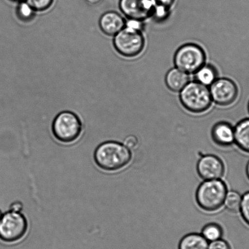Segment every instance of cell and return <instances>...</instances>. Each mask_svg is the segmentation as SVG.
<instances>
[{
    "instance_id": "1",
    "label": "cell",
    "mask_w": 249,
    "mask_h": 249,
    "mask_svg": "<svg viewBox=\"0 0 249 249\" xmlns=\"http://www.w3.org/2000/svg\"><path fill=\"white\" fill-rule=\"evenodd\" d=\"M132 157L131 150L115 141L103 142L94 152V160L98 167L108 172L124 168L131 161Z\"/></svg>"
},
{
    "instance_id": "2",
    "label": "cell",
    "mask_w": 249,
    "mask_h": 249,
    "mask_svg": "<svg viewBox=\"0 0 249 249\" xmlns=\"http://www.w3.org/2000/svg\"><path fill=\"white\" fill-rule=\"evenodd\" d=\"M227 193L226 183L221 179L204 180L197 188L196 200L204 211L214 212L223 206Z\"/></svg>"
},
{
    "instance_id": "3",
    "label": "cell",
    "mask_w": 249,
    "mask_h": 249,
    "mask_svg": "<svg viewBox=\"0 0 249 249\" xmlns=\"http://www.w3.org/2000/svg\"><path fill=\"white\" fill-rule=\"evenodd\" d=\"M179 100L186 110L197 114L207 112L213 102L209 88L196 81L188 82L180 91Z\"/></svg>"
},
{
    "instance_id": "4",
    "label": "cell",
    "mask_w": 249,
    "mask_h": 249,
    "mask_svg": "<svg viewBox=\"0 0 249 249\" xmlns=\"http://www.w3.org/2000/svg\"><path fill=\"white\" fill-rule=\"evenodd\" d=\"M52 132L58 141L63 143H72L81 136V121L73 112L70 111L60 112L53 121Z\"/></svg>"
},
{
    "instance_id": "5",
    "label": "cell",
    "mask_w": 249,
    "mask_h": 249,
    "mask_svg": "<svg viewBox=\"0 0 249 249\" xmlns=\"http://www.w3.org/2000/svg\"><path fill=\"white\" fill-rule=\"evenodd\" d=\"M205 62V51L195 43H187L181 46L174 56L175 67L188 74H195Z\"/></svg>"
},
{
    "instance_id": "6",
    "label": "cell",
    "mask_w": 249,
    "mask_h": 249,
    "mask_svg": "<svg viewBox=\"0 0 249 249\" xmlns=\"http://www.w3.org/2000/svg\"><path fill=\"white\" fill-rule=\"evenodd\" d=\"M28 229L26 217L21 212L9 210L0 219V240L6 243H16L25 236Z\"/></svg>"
},
{
    "instance_id": "7",
    "label": "cell",
    "mask_w": 249,
    "mask_h": 249,
    "mask_svg": "<svg viewBox=\"0 0 249 249\" xmlns=\"http://www.w3.org/2000/svg\"><path fill=\"white\" fill-rule=\"evenodd\" d=\"M113 45L117 52L125 57H134L144 50L145 39L142 31L125 26L114 36Z\"/></svg>"
},
{
    "instance_id": "8",
    "label": "cell",
    "mask_w": 249,
    "mask_h": 249,
    "mask_svg": "<svg viewBox=\"0 0 249 249\" xmlns=\"http://www.w3.org/2000/svg\"><path fill=\"white\" fill-rule=\"evenodd\" d=\"M209 88L213 102L217 105L226 107L233 105L238 98V86L227 77L217 78Z\"/></svg>"
},
{
    "instance_id": "9",
    "label": "cell",
    "mask_w": 249,
    "mask_h": 249,
    "mask_svg": "<svg viewBox=\"0 0 249 249\" xmlns=\"http://www.w3.org/2000/svg\"><path fill=\"white\" fill-rule=\"evenodd\" d=\"M119 6L128 19L142 21L152 18L154 8L152 0H120Z\"/></svg>"
},
{
    "instance_id": "10",
    "label": "cell",
    "mask_w": 249,
    "mask_h": 249,
    "mask_svg": "<svg viewBox=\"0 0 249 249\" xmlns=\"http://www.w3.org/2000/svg\"><path fill=\"white\" fill-rule=\"evenodd\" d=\"M198 175L204 180L221 179L225 173L223 161L214 155H205L197 161Z\"/></svg>"
},
{
    "instance_id": "11",
    "label": "cell",
    "mask_w": 249,
    "mask_h": 249,
    "mask_svg": "<svg viewBox=\"0 0 249 249\" xmlns=\"http://www.w3.org/2000/svg\"><path fill=\"white\" fill-rule=\"evenodd\" d=\"M211 135L213 141L219 146H231L234 142V127L229 123H217L212 127Z\"/></svg>"
},
{
    "instance_id": "12",
    "label": "cell",
    "mask_w": 249,
    "mask_h": 249,
    "mask_svg": "<svg viewBox=\"0 0 249 249\" xmlns=\"http://www.w3.org/2000/svg\"><path fill=\"white\" fill-rule=\"evenodd\" d=\"M125 25L124 18L117 12H107L100 18V28L106 35L115 36L125 27Z\"/></svg>"
},
{
    "instance_id": "13",
    "label": "cell",
    "mask_w": 249,
    "mask_h": 249,
    "mask_svg": "<svg viewBox=\"0 0 249 249\" xmlns=\"http://www.w3.org/2000/svg\"><path fill=\"white\" fill-rule=\"evenodd\" d=\"M189 82V74L176 67L169 70L166 74V85L173 92H180Z\"/></svg>"
},
{
    "instance_id": "14",
    "label": "cell",
    "mask_w": 249,
    "mask_h": 249,
    "mask_svg": "<svg viewBox=\"0 0 249 249\" xmlns=\"http://www.w3.org/2000/svg\"><path fill=\"white\" fill-rule=\"evenodd\" d=\"M234 142L243 152L249 154V118L240 121L234 127Z\"/></svg>"
},
{
    "instance_id": "15",
    "label": "cell",
    "mask_w": 249,
    "mask_h": 249,
    "mask_svg": "<svg viewBox=\"0 0 249 249\" xmlns=\"http://www.w3.org/2000/svg\"><path fill=\"white\" fill-rule=\"evenodd\" d=\"M195 78L196 81L209 88L218 78V72L213 65L205 64L195 72Z\"/></svg>"
},
{
    "instance_id": "16",
    "label": "cell",
    "mask_w": 249,
    "mask_h": 249,
    "mask_svg": "<svg viewBox=\"0 0 249 249\" xmlns=\"http://www.w3.org/2000/svg\"><path fill=\"white\" fill-rule=\"evenodd\" d=\"M209 242L201 234L192 233L183 237L178 244V249H208Z\"/></svg>"
},
{
    "instance_id": "17",
    "label": "cell",
    "mask_w": 249,
    "mask_h": 249,
    "mask_svg": "<svg viewBox=\"0 0 249 249\" xmlns=\"http://www.w3.org/2000/svg\"><path fill=\"white\" fill-rule=\"evenodd\" d=\"M201 234L208 242L211 243L221 239L223 234V231L219 224L210 223L203 227Z\"/></svg>"
},
{
    "instance_id": "18",
    "label": "cell",
    "mask_w": 249,
    "mask_h": 249,
    "mask_svg": "<svg viewBox=\"0 0 249 249\" xmlns=\"http://www.w3.org/2000/svg\"><path fill=\"white\" fill-rule=\"evenodd\" d=\"M242 196L234 191L227 193L224 201V206L229 212L236 213L240 209Z\"/></svg>"
},
{
    "instance_id": "19",
    "label": "cell",
    "mask_w": 249,
    "mask_h": 249,
    "mask_svg": "<svg viewBox=\"0 0 249 249\" xmlns=\"http://www.w3.org/2000/svg\"><path fill=\"white\" fill-rule=\"evenodd\" d=\"M35 12L32 7L25 0L19 2L18 9H17V14L21 21L27 22L32 20L35 17Z\"/></svg>"
},
{
    "instance_id": "20",
    "label": "cell",
    "mask_w": 249,
    "mask_h": 249,
    "mask_svg": "<svg viewBox=\"0 0 249 249\" xmlns=\"http://www.w3.org/2000/svg\"><path fill=\"white\" fill-rule=\"evenodd\" d=\"M171 13V9L166 7L154 5L152 18L157 22H162L168 18Z\"/></svg>"
},
{
    "instance_id": "21",
    "label": "cell",
    "mask_w": 249,
    "mask_h": 249,
    "mask_svg": "<svg viewBox=\"0 0 249 249\" xmlns=\"http://www.w3.org/2000/svg\"><path fill=\"white\" fill-rule=\"evenodd\" d=\"M239 212L244 221L249 226V192L244 193L242 196Z\"/></svg>"
},
{
    "instance_id": "22",
    "label": "cell",
    "mask_w": 249,
    "mask_h": 249,
    "mask_svg": "<svg viewBox=\"0 0 249 249\" xmlns=\"http://www.w3.org/2000/svg\"><path fill=\"white\" fill-rule=\"evenodd\" d=\"M35 11H44L52 6L54 0H25Z\"/></svg>"
},
{
    "instance_id": "23",
    "label": "cell",
    "mask_w": 249,
    "mask_h": 249,
    "mask_svg": "<svg viewBox=\"0 0 249 249\" xmlns=\"http://www.w3.org/2000/svg\"><path fill=\"white\" fill-rule=\"evenodd\" d=\"M208 249H231L230 244L226 241L219 239L213 241L209 244Z\"/></svg>"
},
{
    "instance_id": "24",
    "label": "cell",
    "mask_w": 249,
    "mask_h": 249,
    "mask_svg": "<svg viewBox=\"0 0 249 249\" xmlns=\"http://www.w3.org/2000/svg\"><path fill=\"white\" fill-rule=\"evenodd\" d=\"M124 144L130 150L136 148L139 144V140L134 135H129L125 138L124 141Z\"/></svg>"
},
{
    "instance_id": "25",
    "label": "cell",
    "mask_w": 249,
    "mask_h": 249,
    "mask_svg": "<svg viewBox=\"0 0 249 249\" xmlns=\"http://www.w3.org/2000/svg\"><path fill=\"white\" fill-rule=\"evenodd\" d=\"M152 1L154 5L166 7L170 9L175 2V0H152Z\"/></svg>"
},
{
    "instance_id": "26",
    "label": "cell",
    "mask_w": 249,
    "mask_h": 249,
    "mask_svg": "<svg viewBox=\"0 0 249 249\" xmlns=\"http://www.w3.org/2000/svg\"><path fill=\"white\" fill-rule=\"evenodd\" d=\"M23 204L20 202H14L12 204L10 207L11 211L16 212H21L23 209Z\"/></svg>"
},
{
    "instance_id": "27",
    "label": "cell",
    "mask_w": 249,
    "mask_h": 249,
    "mask_svg": "<svg viewBox=\"0 0 249 249\" xmlns=\"http://www.w3.org/2000/svg\"><path fill=\"white\" fill-rule=\"evenodd\" d=\"M86 1L91 4H96L100 3L101 0H86Z\"/></svg>"
},
{
    "instance_id": "28",
    "label": "cell",
    "mask_w": 249,
    "mask_h": 249,
    "mask_svg": "<svg viewBox=\"0 0 249 249\" xmlns=\"http://www.w3.org/2000/svg\"><path fill=\"white\" fill-rule=\"evenodd\" d=\"M246 173L247 177H248V179L249 180V160L247 163L246 168Z\"/></svg>"
},
{
    "instance_id": "29",
    "label": "cell",
    "mask_w": 249,
    "mask_h": 249,
    "mask_svg": "<svg viewBox=\"0 0 249 249\" xmlns=\"http://www.w3.org/2000/svg\"><path fill=\"white\" fill-rule=\"evenodd\" d=\"M11 1L14 2H21L23 1V0H11Z\"/></svg>"
},
{
    "instance_id": "30",
    "label": "cell",
    "mask_w": 249,
    "mask_h": 249,
    "mask_svg": "<svg viewBox=\"0 0 249 249\" xmlns=\"http://www.w3.org/2000/svg\"><path fill=\"white\" fill-rule=\"evenodd\" d=\"M2 215H3V214H2L1 211H0V219L1 218Z\"/></svg>"
},
{
    "instance_id": "31",
    "label": "cell",
    "mask_w": 249,
    "mask_h": 249,
    "mask_svg": "<svg viewBox=\"0 0 249 249\" xmlns=\"http://www.w3.org/2000/svg\"><path fill=\"white\" fill-rule=\"evenodd\" d=\"M248 110H249V103L248 104Z\"/></svg>"
}]
</instances>
